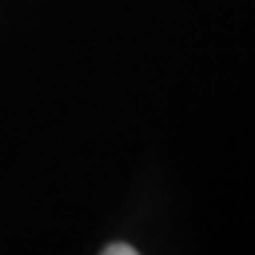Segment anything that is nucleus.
Wrapping results in <instances>:
<instances>
[{"mask_svg": "<svg viewBox=\"0 0 255 255\" xmlns=\"http://www.w3.org/2000/svg\"><path fill=\"white\" fill-rule=\"evenodd\" d=\"M102 253H105V255H114V253H136V250H133V247H125V244H111V247H105Z\"/></svg>", "mask_w": 255, "mask_h": 255, "instance_id": "1", "label": "nucleus"}]
</instances>
